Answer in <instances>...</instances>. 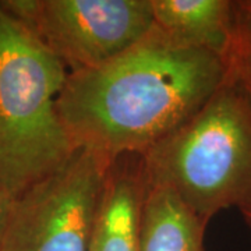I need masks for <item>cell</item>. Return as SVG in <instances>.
<instances>
[{"instance_id":"3957f363","label":"cell","mask_w":251,"mask_h":251,"mask_svg":"<svg viewBox=\"0 0 251 251\" xmlns=\"http://www.w3.org/2000/svg\"><path fill=\"white\" fill-rule=\"evenodd\" d=\"M67 69L0 1V187L17 198L74 152L57 98Z\"/></svg>"},{"instance_id":"ba28073f","label":"cell","mask_w":251,"mask_h":251,"mask_svg":"<svg viewBox=\"0 0 251 251\" xmlns=\"http://www.w3.org/2000/svg\"><path fill=\"white\" fill-rule=\"evenodd\" d=\"M206 227L173 190L148 180L140 251H205Z\"/></svg>"},{"instance_id":"9c48e42d","label":"cell","mask_w":251,"mask_h":251,"mask_svg":"<svg viewBox=\"0 0 251 251\" xmlns=\"http://www.w3.org/2000/svg\"><path fill=\"white\" fill-rule=\"evenodd\" d=\"M224 60L226 73L251 95V0H234L232 36Z\"/></svg>"},{"instance_id":"6da1fadb","label":"cell","mask_w":251,"mask_h":251,"mask_svg":"<svg viewBox=\"0 0 251 251\" xmlns=\"http://www.w3.org/2000/svg\"><path fill=\"white\" fill-rule=\"evenodd\" d=\"M226 74L216 52L151 31L103 66L69 73L57 110L74 148L147 152L193 116Z\"/></svg>"},{"instance_id":"7a4b0ae2","label":"cell","mask_w":251,"mask_h":251,"mask_svg":"<svg viewBox=\"0 0 251 251\" xmlns=\"http://www.w3.org/2000/svg\"><path fill=\"white\" fill-rule=\"evenodd\" d=\"M143 155L148 180L173 190L204 224L251 208V95L226 73L193 116Z\"/></svg>"},{"instance_id":"8fae6325","label":"cell","mask_w":251,"mask_h":251,"mask_svg":"<svg viewBox=\"0 0 251 251\" xmlns=\"http://www.w3.org/2000/svg\"><path fill=\"white\" fill-rule=\"evenodd\" d=\"M239 212L242 214L243 221H244V224L247 225V227H249V230H250L251 233V208L242 209V211H239Z\"/></svg>"},{"instance_id":"30bf717a","label":"cell","mask_w":251,"mask_h":251,"mask_svg":"<svg viewBox=\"0 0 251 251\" xmlns=\"http://www.w3.org/2000/svg\"><path fill=\"white\" fill-rule=\"evenodd\" d=\"M14 198H11L0 187V247L3 243V237L6 233V227H7V222H9L10 211H11V205H13Z\"/></svg>"},{"instance_id":"277c9868","label":"cell","mask_w":251,"mask_h":251,"mask_svg":"<svg viewBox=\"0 0 251 251\" xmlns=\"http://www.w3.org/2000/svg\"><path fill=\"white\" fill-rule=\"evenodd\" d=\"M110 161L75 148L62 166L14 198L0 251H91Z\"/></svg>"},{"instance_id":"5b68a950","label":"cell","mask_w":251,"mask_h":251,"mask_svg":"<svg viewBox=\"0 0 251 251\" xmlns=\"http://www.w3.org/2000/svg\"><path fill=\"white\" fill-rule=\"evenodd\" d=\"M69 73L103 66L153 27L151 0H6Z\"/></svg>"},{"instance_id":"52a82bcc","label":"cell","mask_w":251,"mask_h":251,"mask_svg":"<svg viewBox=\"0 0 251 251\" xmlns=\"http://www.w3.org/2000/svg\"><path fill=\"white\" fill-rule=\"evenodd\" d=\"M153 27L179 44L225 56L234 21V0H151Z\"/></svg>"},{"instance_id":"8992f818","label":"cell","mask_w":251,"mask_h":251,"mask_svg":"<svg viewBox=\"0 0 251 251\" xmlns=\"http://www.w3.org/2000/svg\"><path fill=\"white\" fill-rule=\"evenodd\" d=\"M147 188L143 153H122L110 161L91 251H140Z\"/></svg>"}]
</instances>
